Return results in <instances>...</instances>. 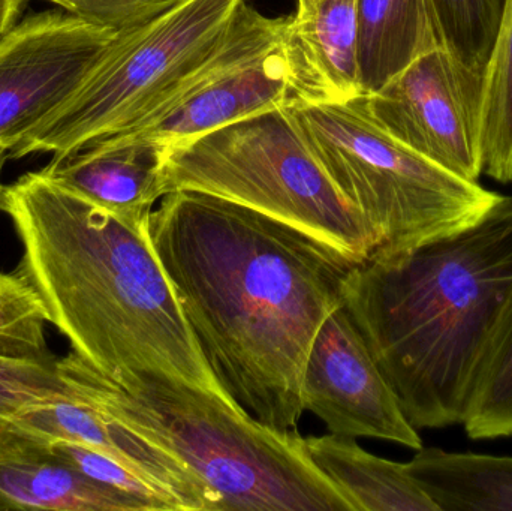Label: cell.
Here are the masks:
<instances>
[{
	"label": "cell",
	"mask_w": 512,
	"mask_h": 511,
	"mask_svg": "<svg viewBox=\"0 0 512 511\" xmlns=\"http://www.w3.org/2000/svg\"><path fill=\"white\" fill-rule=\"evenodd\" d=\"M442 48L484 74L508 0H429Z\"/></svg>",
	"instance_id": "cell-21"
},
{
	"label": "cell",
	"mask_w": 512,
	"mask_h": 511,
	"mask_svg": "<svg viewBox=\"0 0 512 511\" xmlns=\"http://www.w3.org/2000/svg\"><path fill=\"white\" fill-rule=\"evenodd\" d=\"M512 294V198L450 236L376 249L343 306L415 429L459 425Z\"/></svg>",
	"instance_id": "cell-3"
},
{
	"label": "cell",
	"mask_w": 512,
	"mask_h": 511,
	"mask_svg": "<svg viewBox=\"0 0 512 511\" xmlns=\"http://www.w3.org/2000/svg\"><path fill=\"white\" fill-rule=\"evenodd\" d=\"M242 2L186 0L153 23L117 35L80 90L9 158L65 155L140 125L218 50Z\"/></svg>",
	"instance_id": "cell-7"
},
{
	"label": "cell",
	"mask_w": 512,
	"mask_h": 511,
	"mask_svg": "<svg viewBox=\"0 0 512 511\" xmlns=\"http://www.w3.org/2000/svg\"><path fill=\"white\" fill-rule=\"evenodd\" d=\"M364 95L381 90L418 57L442 48L429 0H357Z\"/></svg>",
	"instance_id": "cell-16"
},
{
	"label": "cell",
	"mask_w": 512,
	"mask_h": 511,
	"mask_svg": "<svg viewBox=\"0 0 512 511\" xmlns=\"http://www.w3.org/2000/svg\"><path fill=\"white\" fill-rule=\"evenodd\" d=\"M117 33L65 11L29 15L0 36V147L11 152L98 68Z\"/></svg>",
	"instance_id": "cell-10"
},
{
	"label": "cell",
	"mask_w": 512,
	"mask_h": 511,
	"mask_svg": "<svg viewBox=\"0 0 512 511\" xmlns=\"http://www.w3.org/2000/svg\"><path fill=\"white\" fill-rule=\"evenodd\" d=\"M288 20L267 17L245 0L212 57L152 116L110 137L143 141L164 152L180 141L285 107L289 72L282 39Z\"/></svg>",
	"instance_id": "cell-8"
},
{
	"label": "cell",
	"mask_w": 512,
	"mask_h": 511,
	"mask_svg": "<svg viewBox=\"0 0 512 511\" xmlns=\"http://www.w3.org/2000/svg\"><path fill=\"white\" fill-rule=\"evenodd\" d=\"M288 104H343L363 96L357 0H315L289 17L282 39Z\"/></svg>",
	"instance_id": "cell-13"
},
{
	"label": "cell",
	"mask_w": 512,
	"mask_h": 511,
	"mask_svg": "<svg viewBox=\"0 0 512 511\" xmlns=\"http://www.w3.org/2000/svg\"><path fill=\"white\" fill-rule=\"evenodd\" d=\"M164 152L153 144L107 137L53 156L42 173L117 218L141 227L165 195Z\"/></svg>",
	"instance_id": "cell-14"
},
{
	"label": "cell",
	"mask_w": 512,
	"mask_h": 511,
	"mask_svg": "<svg viewBox=\"0 0 512 511\" xmlns=\"http://www.w3.org/2000/svg\"><path fill=\"white\" fill-rule=\"evenodd\" d=\"M165 195L206 192L279 219L363 261L375 240L310 152L285 107L261 111L164 150Z\"/></svg>",
	"instance_id": "cell-6"
},
{
	"label": "cell",
	"mask_w": 512,
	"mask_h": 511,
	"mask_svg": "<svg viewBox=\"0 0 512 511\" xmlns=\"http://www.w3.org/2000/svg\"><path fill=\"white\" fill-rule=\"evenodd\" d=\"M23 2L24 0H0V36L17 23Z\"/></svg>",
	"instance_id": "cell-26"
},
{
	"label": "cell",
	"mask_w": 512,
	"mask_h": 511,
	"mask_svg": "<svg viewBox=\"0 0 512 511\" xmlns=\"http://www.w3.org/2000/svg\"><path fill=\"white\" fill-rule=\"evenodd\" d=\"M141 228L225 392L264 425L297 428L313 339L343 305L360 261L251 207L191 189L164 195Z\"/></svg>",
	"instance_id": "cell-1"
},
{
	"label": "cell",
	"mask_w": 512,
	"mask_h": 511,
	"mask_svg": "<svg viewBox=\"0 0 512 511\" xmlns=\"http://www.w3.org/2000/svg\"><path fill=\"white\" fill-rule=\"evenodd\" d=\"M285 108L331 182L363 216L375 251L459 233L507 198L394 140L372 119L364 95Z\"/></svg>",
	"instance_id": "cell-5"
},
{
	"label": "cell",
	"mask_w": 512,
	"mask_h": 511,
	"mask_svg": "<svg viewBox=\"0 0 512 511\" xmlns=\"http://www.w3.org/2000/svg\"><path fill=\"white\" fill-rule=\"evenodd\" d=\"M146 511L134 498L87 479L44 447L14 437L0 446V511Z\"/></svg>",
	"instance_id": "cell-15"
},
{
	"label": "cell",
	"mask_w": 512,
	"mask_h": 511,
	"mask_svg": "<svg viewBox=\"0 0 512 511\" xmlns=\"http://www.w3.org/2000/svg\"><path fill=\"white\" fill-rule=\"evenodd\" d=\"M313 464L357 511H439L406 464L387 461L358 446L355 438L304 437Z\"/></svg>",
	"instance_id": "cell-17"
},
{
	"label": "cell",
	"mask_w": 512,
	"mask_h": 511,
	"mask_svg": "<svg viewBox=\"0 0 512 511\" xmlns=\"http://www.w3.org/2000/svg\"><path fill=\"white\" fill-rule=\"evenodd\" d=\"M57 360L17 362L0 359V446L14 437L9 431V420L18 411L69 392L60 378Z\"/></svg>",
	"instance_id": "cell-24"
},
{
	"label": "cell",
	"mask_w": 512,
	"mask_h": 511,
	"mask_svg": "<svg viewBox=\"0 0 512 511\" xmlns=\"http://www.w3.org/2000/svg\"><path fill=\"white\" fill-rule=\"evenodd\" d=\"M315 0H298V8H306V6L312 5Z\"/></svg>",
	"instance_id": "cell-28"
},
{
	"label": "cell",
	"mask_w": 512,
	"mask_h": 511,
	"mask_svg": "<svg viewBox=\"0 0 512 511\" xmlns=\"http://www.w3.org/2000/svg\"><path fill=\"white\" fill-rule=\"evenodd\" d=\"M50 315L20 273L0 272V359L53 362L47 342Z\"/></svg>",
	"instance_id": "cell-22"
},
{
	"label": "cell",
	"mask_w": 512,
	"mask_h": 511,
	"mask_svg": "<svg viewBox=\"0 0 512 511\" xmlns=\"http://www.w3.org/2000/svg\"><path fill=\"white\" fill-rule=\"evenodd\" d=\"M480 153L483 174L501 183H511L512 0H508L489 65L484 72Z\"/></svg>",
	"instance_id": "cell-20"
},
{
	"label": "cell",
	"mask_w": 512,
	"mask_h": 511,
	"mask_svg": "<svg viewBox=\"0 0 512 511\" xmlns=\"http://www.w3.org/2000/svg\"><path fill=\"white\" fill-rule=\"evenodd\" d=\"M8 158H9L8 150L2 149V147H0V197H2L3 186H5V185H2V171H3V167H5L6 159H8Z\"/></svg>",
	"instance_id": "cell-27"
},
{
	"label": "cell",
	"mask_w": 512,
	"mask_h": 511,
	"mask_svg": "<svg viewBox=\"0 0 512 511\" xmlns=\"http://www.w3.org/2000/svg\"><path fill=\"white\" fill-rule=\"evenodd\" d=\"M62 11L101 29L122 35L134 32L186 0H47Z\"/></svg>",
	"instance_id": "cell-25"
},
{
	"label": "cell",
	"mask_w": 512,
	"mask_h": 511,
	"mask_svg": "<svg viewBox=\"0 0 512 511\" xmlns=\"http://www.w3.org/2000/svg\"><path fill=\"white\" fill-rule=\"evenodd\" d=\"M484 74L445 48L403 69L364 95L372 119L394 140L466 180L478 182Z\"/></svg>",
	"instance_id": "cell-9"
},
{
	"label": "cell",
	"mask_w": 512,
	"mask_h": 511,
	"mask_svg": "<svg viewBox=\"0 0 512 511\" xmlns=\"http://www.w3.org/2000/svg\"><path fill=\"white\" fill-rule=\"evenodd\" d=\"M439 511H512V458L417 450L406 464Z\"/></svg>",
	"instance_id": "cell-18"
},
{
	"label": "cell",
	"mask_w": 512,
	"mask_h": 511,
	"mask_svg": "<svg viewBox=\"0 0 512 511\" xmlns=\"http://www.w3.org/2000/svg\"><path fill=\"white\" fill-rule=\"evenodd\" d=\"M511 182H512V164H511Z\"/></svg>",
	"instance_id": "cell-29"
},
{
	"label": "cell",
	"mask_w": 512,
	"mask_h": 511,
	"mask_svg": "<svg viewBox=\"0 0 512 511\" xmlns=\"http://www.w3.org/2000/svg\"><path fill=\"white\" fill-rule=\"evenodd\" d=\"M68 390L179 458L213 511H357L310 459L297 429H274L216 393L164 375L114 381L75 353L57 360Z\"/></svg>",
	"instance_id": "cell-4"
},
{
	"label": "cell",
	"mask_w": 512,
	"mask_h": 511,
	"mask_svg": "<svg viewBox=\"0 0 512 511\" xmlns=\"http://www.w3.org/2000/svg\"><path fill=\"white\" fill-rule=\"evenodd\" d=\"M12 435L35 443L80 444L110 456L170 492L183 511H213L204 483L164 447L146 440L69 390L27 405L9 420Z\"/></svg>",
	"instance_id": "cell-12"
},
{
	"label": "cell",
	"mask_w": 512,
	"mask_h": 511,
	"mask_svg": "<svg viewBox=\"0 0 512 511\" xmlns=\"http://www.w3.org/2000/svg\"><path fill=\"white\" fill-rule=\"evenodd\" d=\"M462 425L472 440L512 435V294L478 366Z\"/></svg>",
	"instance_id": "cell-19"
},
{
	"label": "cell",
	"mask_w": 512,
	"mask_h": 511,
	"mask_svg": "<svg viewBox=\"0 0 512 511\" xmlns=\"http://www.w3.org/2000/svg\"><path fill=\"white\" fill-rule=\"evenodd\" d=\"M301 401L304 411L315 414L330 434L378 438L412 450L423 447L343 305L324 321L313 339L304 366Z\"/></svg>",
	"instance_id": "cell-11"
},
{
	"label": "cell",
	"mask_w": 512,
	"mask_h": 511,
	"mask_svg": "<svg viewBox=\"0 0 512 511\" xmlns=\"http://www.w3.org/2000/svg\"><path fill=\"white\" fill-rule=\"evenodd\" d=\"M39 444L53 458L74 468L92 482L134 498L146 511H183L182 504L170 492L153 485L104 453L65 441Z\"/></svg>",
	"instance_id": "cell-23"
},
{
	"label": "cell",
	"mask_w": 512,
	"mask_h": 511,
	"mask_svg": "<svg viewBox=\"0 0 512 511\" xmlns=\"http://www.w3.org/2000/svg\"><path fill=\"white\" fill-rule=\"evenodd\" d=\"M0 210L23 246L17 272L72 353L114 381L164 375L234 402L201 353L143 228L41 170L3 186Z\"/></svg>",
	"instance_id": "cell-2"
}]
</instances>
